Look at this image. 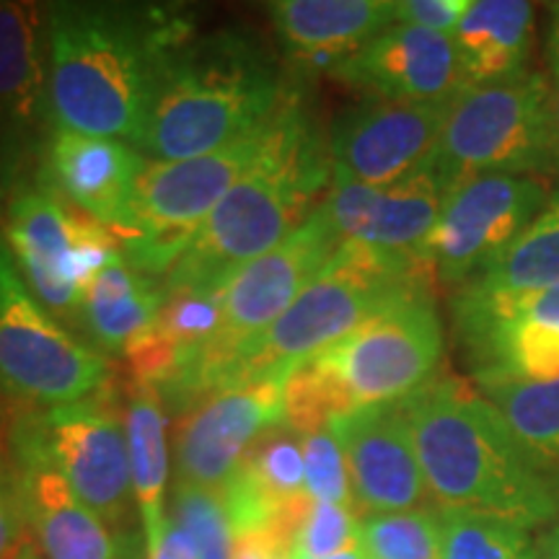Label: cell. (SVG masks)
<instances>
[{"instance_id": "1", "label": "cell", "mask_w": 559, "mask_h": 559, "mask_svg": "<svg viewBox=\"0 0 559 559\" xmlns=\"http://www.w3.org/2000/svg\"><path fill=\"white\" fill-rule=\"evenodd\" d=\"M179 16L109 3H55L45 16L52 130L140 145L158 60Z\"/></svg>"}, {"instance_id": "2", "label": "cell", "mask_w": 559, "mask_h": 559, "mask_svg": "<svg viewBox=\"0 0 559 559\" xmlns=\"http://www.w3.org/2000/svg\"><path fill=\"white\" fill-rule=\"evenodd\" d=\"M402 409L440 510H477L526 528L555 523L559 498L479 389L443 376L407 396Z\"/></svg>"}, {"instance_id": "3", "label": "cell", "mask_w": 559, "mask_h": 559, "mask_svg": "<svg viewBox=\"0 0 559 559\" xmlns=\"http://www.w3.org/2000/svg\"><path fill=\"white\" fill-rule=\"evenodd\" d=\"M330 181V143L290 91L264 128L262 156L202 223L169 272L166 293L221 290L236 270L288 239L319 207L313 200Z\"/></svg>"}, {"instance_id": "4", "label": "cell", "mask_w": 559, "mask_h": 559, "mask_svg": "<svg viewBox=\"0 0 559 559\" xmlns=\"http://www.w3.org/2000/svg\"><path fill=\"white\" fill-rule=\"evenodd\" d=\"M290 91L251 34L218 29L192 37L179 24L160 52L140 151L151 160L221 151L260 130Z\"/></svg>"}, {"instance_id": "5", "label": "cell", "mask_w": 559, "mask_h": 559, "mask_svg": "<svg viewBox=\"0 0 559 559\" xmlns=\"http://www.w3.org/2000/svg\"><path fill=\"white\" fill-rule=\"evenodd\" d=\"M440 360L443 326L432 300L394 306L290 370L288 428L304 436L347 412L404 402L436 379Z\"/></svg>"}, {"instance_id": "6", "label": "cell", "mask_w": 559, "mask_h": 559, "mask_svg": "<svg viewBox=\"0 0 559 559\" xmlns=\"http://www.w3.org/2000/svg\"><path fill=\"white\" fill-rule=\"evenodd\" d=\"M432 277L436 272L425 257L342 241L290 309L236 355L226 386L270 373L288 376L368 319L430 298Z\"/></svg>"}, {"instance_id": "7", "label": "cell", "mask_w": 559, "mask_h": 559, "mask_svg": "<svg viewBox=\"0 0 559 559\" xmlns=\"http://www.w3.org/2000/svg\"><path fill=\"white\" fill-rule=\"evenodd\" d=\"M342 243L324 205L280 241L234 272L223 285V317L215 337L187 360L179 376L160 391L171 404L192 409L228 383L236 355L270 330L290 309L293 300L319 275Z\"/></svg>"}, {"instance_id": "8", "label": "cell", "mask_w": 559, "mask_h": 559, "mask_svg": "<svg viewBox=\"0 0 559 559\" xmlns=\"http://www.w3.org/2000/svg\"><path fill=\"white\" fill-rule=\"evenodd\" d=\"M430 160L449 187L479 174L559 179L555 88L539 73L464 88Z\"/></svg>"}, {"instance_id": "9", "label": "cell", "mask_w": 559, "mask_h": 559, "mask_svg": "<svg viewBox=\"0 0 559 559\" xmlns=\"http://www.w3.org/2000/svg\"><path fill=\"white\" fill-rule=\"evenodd\" d=\"M267 122L205 156L145 158L135 190V228L130 239L122 241V254L132 267L148 277L174 270L207 215L262 156Z\"/></svg>"}, {"instance_id": "10", "label": "cell", "mask_w": 559, "mask_h": 559, "mask_svg": "<svg viewBox=\"0 0 559 559\" xmlns=\"http://www.w3.org/2000/svg\"><path fill=\"white\" fill-rule=\"evenodd\" d=\"M107 379V358L41 309L0 241V386L50 409L86 400Z\"/></svg>"}, {"instance_id": "11", "label": "cell", "mask_w": 559, "mask_h": 559, "mask_svg": "<svg viewBox=\"0 0 559 559\" xmlns=\"http://www.w3.org/2000/svg\"><path fill=\"white\" fill-rule=\"evenodd\" d=\"M5 247L41 309L68 324H81L91 280L120 251L107 228L41 187L13 198Z\"/></svg>"}, {"instance_id": "12", "label": "cell", "mask_w": 559, "mask_h": 559, "mask_svg": "<svg viewBox=\"0 0 559 559\" xmlns=\"http://www.w3.org/2000/svg\"><path fill=\"white\" fill-rule=\"evenodd\" d=\"M13 443L39 451L104 523L120 526L124 521L132 495L128 428L109 394L96 391L21 419Z\"/></svg>"}, {"instance_id": "13", "label": "cell", "mask_w": 559, "mask_h": 559, "mask_svg": "<svg viewBox=\"0 0 559 559\" xmlns=\"http://www.w3.org/2000/svg\"><path fill=\"white\" fill-rule=\"evenodd\" d=\"M547 179L479 174L451 185L425 257L443 285L464 288L526 234L549 200Z\"/></svg>"}, {"instance_id": "14", "label": "cell", "mask_w": 559, "mask_h": 559, "mask_svg": "<svg viewBox=\"0 0 559 559\" xmlns=\"http://www.w3.org/2000/svg\"><path fill=\"white\" fill-rule=\"evenodd\" d=\"M290 376V373H288ZM285 373L223 386L187 409L177 428V481L221 492L257 440L288 428Z\"/></svg>"}, {"instance_id": "15", "label": "cell", "mask_w": 559, "mask_h": 559, "mask_svg": "<svg viewBox=\"0 0 559 559\" xmlns=\"http://www.w3.org/2000/svg\"><path fill=\"white\" fill-rule=\"evenodd\" d=\"M449 104L366 99L342 111L330 135L334 179L381 187L423 169L438 148Z\"/></svg>"}, {"instance_id": "16", "label": "cell", "mask_w": 559, "mask_h": 559, "mask_svg": "<svg viewBox=\"0 0 559 559\" xmlns=\"http://www.w3.org/2000/svg\"><path fill=\"white\" fill-rule=\"evenodd\" d=\"M145 156L130 143L52 130L41 158V190L128 241L135 228V190Z\"/></svg>"}, {"instance_id": "17", "label": "cell", "mask_w": 559, "mask_h": 559, "mask_svg": "<svg viewBox=\"0 0 559 559\" xmlns=\"http://www.w3.org/2000/svg\"><path fill=\"white\" fill-rule=\"evenodd\" d=\"M330 432L345 453L355 502L368 513L423 510L430 492L402 402L334 417Z\"/></svg>"}, {"instance_id": "18", "label": "cell", "mask_w": 559, "mask_h": 559, "mask_svg": "<svg viewBox=\"0 0 559 559\" xmlns=\"http://www.w3.org/2000/svg\"><path fill=\"white\" fill-rule=\"evenodd\" d=\"M330 75L383 102L449 104L469 88L453 37L404 24L383 29Z\"/></svg>"}, {"instance_id": "19", "label": "cell", "mask_w": 559, "mask_h": 559, "mask_svg": "<svg viewBox=\"0 0 559 559\" xmlns=\"http://www.w3.org/2000/svg\"><path fill=\"white\" fill-rule=\"evenodd\" d=\"M449 190L428 160L409 177L381 187L334 179L321 205L342 241L366 243L391 254L425 257V243L436 228Z\"/></svg>"}, {"instance_id": "20", "label": "cell", "mask_w": 559, "mask_h": 559, "mask_svg": "<svg viewBox=\"0 0 559 559\" xmlns=\"http://www.w3.org/2000/svg\"><path fill=\"white\" fill-rule=\"evenodd\" d=\"M26 526L45 559H120L107 523L75 498L66 477L29 445L16 443Z\"/></svg>"}, {"instance_id": "21", "label": "cell", "mask_w": 559, "mask_h": 559, "mask_svg": "<svg viewBox=\"0 0 559 559\" xmlns=\"http://www.w3.org/2000/svg\"><path fill=\"white\" fill-rule=\"evenodd\" d=\"M270 19L304 70L332 73L342 60L396 24L391 0H277Z\"/></svg>"}, {"instance_id": "22", "label": "cell", "mask_w": 559, "mask_h": 559, "mask_svg": "<svg viewBox=\"0 0 559 559\" xmlns=\"http://www.w3.org/2000/svg\"><path fill=\"white\" fill-rule=\"evenodd\" d=\"M41 16L37 3L0 0V130L5 138L29 132L47 109Z\"/></svg>"}, {"instance_id": "23", "label": "cell", "mask_w": 559, "mask_h": 559, "mask_svg": "<svg viewBox=\"0 0 559 559\" xmlns=\"http://www.w3.org/2000/svg\"><path fill=\"white\" fill-rule=\"evenodd\" d=\"M534 5L526 0H472L453 41L466 83H492L526 73Z\"/></svg>"}, {"instance_id": "24", "label": "cell", "mask_w": 559, "mask_h": 559, "mask_svg": "<svg viewBox=\"0 0 559 559\" xmlns=\"http://www.w3.org/2000/svg\"><path fill=\"white\" fill-rule=\"evenodd\" d=\"M164 304V285L132 267L120 249L91 280L81 324L102 353H124L130 342L158 319Z\"/></svg>"}, {"instance_id": "25", "label": "cell", "mask_w": 559, "mask_h": 559, "mask_svg": "<svg viewBox=\"0 0 559 559\" xmlns=\"http://www.w3.org/2000/svg\"><path fill=\"white\" fill-rule=\"evenodd\" d=\"M128 449L132 495L143 521L145 557L153 559L166 531V479H169V445H166V417L156 389L135 386L128 404Z\"/></svg>"}, {"instance_id": "26", "label": "cell", "mask_w": 559, "mask_h": 559, "mask_svg": "<svg viewBox=\"0 0 559 559\" xmlns=\"http://www.w3.org/2000/svg\"><path fill=\"white\" fill-rule=\"evenodd\" d=\"M477 389L508 419L534 466L559 498V381L498 379L477 381Z\"/></svg>"}, {"instance_id": "27", "label": "cell", "mask_w": 559, "mask_h": 559, "mask_svg": "<svg viewBox=\"0 0 559 559\" xmlns=\"http://www.w3.org/2000/svg\"><path fill=\"white\" fill-rule=\"evenodd\" d=\"M481 290L521 293L559 285V179L526 234L472 283Z\"/></svg>"}, {"instance_id": "28", "label": "cell", "mask_w": 559, "mask_h": 559, "mask_svg": "<svg viewBox=\"0 0 559 559\" xmlns=\"http://www.w3.org/2000/svg\"><path fill=\"white\" fill-rule=\"evenodd\" d=\"M440 559H539L531 528L477 510H438Z\"/></svg>"}, {"instance_id": "29", "label": "cell", "mask_w": 559, "mask_h": 559, "mask_svg": "<svg viewBox=\"0 0 559 559\" xmlns=\"http://www.w3.org/2000/svg\"><path fill=\"white\" fill-rule=\"evenodd\" d=\"M360 547L368 559H440V513H368L360 519Z\"/></svg>"}, {"instance_id": "30", "label": "cell", "mask_w": 559, "mask_h": 559, "mask_svg": "<svg viewBox=\"0 0 559 559\" xmlns=\"http://www.w3.org/2000/svg\"><path fill=\"white\" fill-rule=\"evenodd\" d=\"M174 523L190 536L198 559H230L234 536L221 492L177 481L174 487Z\"/></svg>"}, {"instance_id": "31", "label": "cell", "mask_w": 559, "mask_h": 559, "mask_svg": "<svg viewBox=\"0 0 559 559\" xmlns=\"http://www.w3.org/2000/svg\"><path fill=\"white\" fill-rule=\"evenodd\" d=\"M300 438V451H304V472H306V492L319 502H332L355 510L353 481H349L347 461L340 443L334 440L330 428L304 432Z\"/></svg>"}, {"instance_id": "32", "label": "cell", "mask_w": 559, "mask_h": 559, "mask_svg": "<svg viewBox=\"0 0 559 559\" xmlns=\"http://www.w3.org/2000/svg\"><path fill=\"white\" fill-rule=\"evenodd\" d=\"M243 464L280 500H290L306 492L300 438L288 428L272 430L262 440H257V445L247 453Z\"/></svg>"}, {"instance_id": "33", "label": "cell", "mask_w": 559, "mask_h": 559, "mask_svg": "<svg viewBox=\"0 0 559 559\" xmlns=\"http://www.w3.org/2000/svg\"><path fill=\"white\" fill-rule=\"evenodd\" d=\"M360 547V521L355 510L313 500L296 536V555L324 559Z\"/></svg>"}, {"instance_id": "34", "label": "cell", "mask_w": 559, "mask_h": 559, "mask_svg": "<svg viewBox=\"0 0 559 559\" xmlns=\"http://www.w3.org/2000/svg\"><path fill=\"white\" fill-rule=\"evenodd\" d=\"M469 5L472 0H400L396 24L453 37Z\"/></svg>"}, {"instance_id": "35", "label": "cell", "mask_w": 559, "mask_h": 559, "mask_svg": "<svg viewBox=\"0 0 559 559\" xmlns=\"http://www.w3.org/2000/svg\"><path fill=\"white\" fill-rule=\"evenodd\" d=\"M474 290L485 293L489 300L500 306L502 311L513 313V317L536 321V324H547L559 330V285L521 293H498V290H481L472 285Z\"/></svg>"}, {"instance_id": "36", "label": "cell", "mask_w": 559, "mask_h": 559, "mask_svg": "<svg viewBox=\"0 0 559 559\" xmlns=\"http://www.w3.org/2000/svg\"><path fill=\"white\" fill-rule=\"evenodd\" d=\"M296 539L283 528L257 531V534L234 539L230 559H293Z\"/></svg>"}, {"instance_id": "37", "label": "cell", "mask_w": 559, "mask_h": 559, "mask_svg": "<svg viewBox=\"0 0 559 559\" xmlns=\"http://www.w3.org/2000/svg\"><path fill=\"white\" fill-rule=\"evenodd\" d=\"M153 559H198V555H194L190 536H187L177 523L169 521L166 523L164 539H160V547L156 555H153Z\"/></svg>"}, {"instance_id": "38", "label": "cell", "mask_w": 559, "mask_h": 559, "mask_svg": "<svg viewBox=\"0 0 559 559\" xmlns=\"http://www.w3.org/2000/svg\"><path fill=\"white\" fill-rule=\"evenodd\" d=\"M536 555L539 559H559V523H551L536 539Z\"/></svg>"}, {"instance_id": "39", "label": "cell", "mask_w": 559, "mask_h": 559, "mask_svg": "<svg viewBox=\"0 0 559 559\" xmlns=\"http://www.w3.org/2000/svg\"><path fill=\"white\" fill-rule=\"evenodd\" d=\"M551 11H555V26H551L549 50H551V62H555V75L559 81V5H551Z\"/></svg>"}, {"instance_id": "40", "label": "cell", "mask_w": 559, "mask_h": 559, "mask_svg": "<svg viewBox=\"0 0 559 559\" xmlns=\"http://www.w3.org/2000/svg\"><path fill=\"white\" fill-rule=\"evenodd\" d=\"M293 559H309V557H293ZM324 559H368V557H366V551H362V547H355L349 551H342V555L324 557Z\"/></svg>"}, {"instance_id": "41", "label": "cell", "mask_w": 559, "mask_h": 559, "mask_svg": "<svg viewBox=\"0 0 559 559\" xmlns=\"http://www.w3.org/2000/svg\"><path fill=\"white\" fill-rule=\"evenodd\" d=\"M555 117H557V130H559V81H557V88H555Z\"/></svg>"}, {"instance_id": "42", "label": "cell", "mask_w": 559, "mask_h": 559, "mask_svg": "<svg viewBox=\"0 0 559 559\" xmlns=\"http://www.w3.org/2000/svg\"><path fill=\"white\" fill-rule=\"evenodd\" d=\"M19 559H39L37 555H34V551H32V547H24V549H21V555H19Z\"/></svg>"}]
</instances>
